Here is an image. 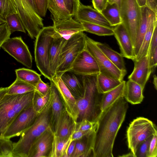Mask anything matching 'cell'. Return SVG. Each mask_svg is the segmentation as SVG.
<instances>
[{"label":"cell","mask_w":157,"mask_h":157,"mask_svg":"<svg viewBox=\"0 0 157 157\" xmlns=\"http://www.w3.org/2000/svg\"><path fill=\"white\" fill-rule=\"evenodd\" d=\"M149 62L150 67L153 68L157 64V47L154 51L149 54Z\"/></svg>","instance_id":"f907efd6"},{"label":"cell","mask_w":157,"mask_h":157,"mask_svg":"<svg viewBox=\"0 0 157 157\" xmlns=\"http://www.w3.org/2000/svg\"><path fill=\"white\" fill-rule=\"evenodd\" d=\"M140 19L134 45L135 58L139 51L151 17L157 14L146 5L140 7Z\"/></svg>","instance_id":"44dd1931"},{"label":"cell","mask_w":157,"mask_h":157,"mask_svg":"<svg viewBox=\"0 0 157 157\" xmlns=\"http://www.w3.org/2000/svg\"><path fill=\"white\" fill-rule=\"evenodd\" d=\"M83 32L75 34L67 40L61 52L56 75L60 76L69 71L74 60L85 48V37Z\"/></svg>","instance_id":"ba28073f"},{"label":"cell","mask_w":157,"mask_h":157,"mask_svg":"<svg viewBox=\"0 0 157 157\" xmlns=\"http://www.w3.org/2000/svg\"><path fill=\"white\" fill-rule=\"evenodd\" d=\"M101 13L112 27H114L122 23L119 7L115 3L111 4L107 2Z\"/></svg>","instance_id":"d6a6232c"},{"label":"cell","mask_w":157,"mask_h":157,"mask_svg":"<svg viewBox=\"0 0 157 157\" xmlns=\"http://www.w3.org/2000/svg\"><path fill=\"white\" fill-rule=\"evenodd\" d=\"M120 157H135L131 151V152L126 154L124 155L121 156H120Z\"/></svg>","instance_id":"91938a15"},{"label":"cell","mask_w":157,"mask_h":157,"mask_svg":"<svg viewBox=\"0 0 157 157\" xmlns=\"http://www.w3.org/2000/svg\"><path fill=\"white\" fill-rule=\"evenodd\" d=\"M60 77L76 99L83 96L84 87L82 75L69 71L63 73Z\"/></svg>","instance_id":"7402d4cb"},{"label":"cell","mask_w":157,"mask_h":157,"mask_svg":"<svg viewBox=\"0 0 157 157\" xmlns=\"http://www.w3.org/2000/svg\"><path fill=\"white\" fill-rule=\"evenodd\" d=\"M134 62V68L128 76V79L139 84L144 90L152 71L149 65V55H147Z\"/></svg>","instance_id":"2e32d148"},{"label":"cell","mask_w":157,"mask_h":157,"mask_svg":"<svg viewBox=\"0 0 157 157\" xmlns=\"http://www.w3.org/2000/svg\"><path fill=\"white\" fill-rule=\"evenodd\" d=\"M65 6L72 17H74L80 6V0H63Z\"/></svg>","instance_id":"f6af8a7d"},{"label":"cell","mask_w":157,"mask_h":157,"mask_svg":"<svg viewBox=\"0 0 157 157\" xmlns=\"http://www.w3.org/2000/svg\"><path fill=\"white\" fill-rule=\"evenodd\" d=\"M97 126V122H94L84 119L75 123L74 128L77 131H86L96 129Z\"/></svg>","instance_id":"60d3db41"},{"label":"cell","mask_w":157,"mask_h":157,"mask_svg":"<svg viewBox=\"0 0 157 157\" xmlns=\"http://www.w3.org/2000/svg\"><path fill=\"white\" fill-rule=\"evenodd\" d=\"M55 33L53 26L44 27L36 38L34 44L36 67L42 75L50 81L52 77L49 69V50Z\"/></svg>","instance_id":"5b68a950"},{"label":"cell","mask_w":157,"mask_h":157,"mask_svg":"<svg viewBox=\"0 0 157 157\" xmlns=\"http://www.w3.org/2000/svg\"><path fill=\"white\" fill-rule=\"evenodd\" d=\"M48 9L51 13L52 21L66 19L73 17L63 0H48Z\"/></svg>","instance_id":"83f0119b"},{"label":"cell","mask_w":157,"mask_h":157,"mask_svg":"<svg viewBox=\"0 0 157 157\" xmlns=\"http://www.w3.org/2000/svg\"><path fill=\"white\" fill-rule=\"evenodd\" d=\"M8 87L0 88V100L6 94Z\"/></svg>","instance_id":"db71d44e"},{"label":"cell","mask_w":157,"mask_h":157,"mask_svg":"<svg viewBox=\"0 0 157 157\" xmlns=\"http://www.w3.org/2000/svg\"><path fill=\"white\" fill-rule=\"evenodd\" d=\"M75 144V140L72 141L71 142L67 151L68 157H71L74 149Z\"/></svg>","instance_id":"f5cc1de1"},{"label":"cell","mask_w":157,"mask_h":157,"mask_svg":"<svg viewBox=\"0 0 157 157\" xmlns=\"http://www.w3.org/2000/svg\"><path fill=\"white\" fill-rule=\"evenodd\" d=\"M69 71L82 75L98 74L100 72L95 60L85 49L76 58Z\"/></svg>","instance_id":"4fadbf2b"},{"label":"cell","mask_w":157,"mask_h":157,"mask_svg":"<svg viewBox=\"0 0 157 157\" xmlns=\"http://www.w3.org/2000/svg\"><path fill=\"white\" fill-rule=\"evenodd\" d=\"M0 157H13V143L10 139L0 138Z\"/></svg>","instance_id":"f35d334b"},{"label":"cell","mask_w":157,"mask_h":157,"mask_svg":"<svg viewBox=\"0 0 157 157\" xmlns=\"http://www.w3.org/2000/svg\"><path fill=\"white\" fill-rule=\"evenodd\" d=\"M156 134H157L156 126L147 118L138 117L130 123L127 130L126 138L128 148L135 157L140 145Z\"/></svg>","instance_id":"8992f818"},{"label":"cell","mask_w":157,"mask_h":157,"mask_svg":"<svg viewBox=\"0 0 157 157\" xmlns=\"http://www.w3.org/2000/svg\"><path fill=\"white\" fill-rule=\"evenodd\" d=\"M122 81L100 72L97 75V87L99 92L101 94L116 88L121 83Z\"/></svg>","instance_id":"1f68e13d"},{"label":"cell","mask_w":157,"mask_h":157,"mask_svg":"<svg viewBox=\"0 0 157 157\" xmlns=\"http://www.w3.org/2000/svg\"><path fill=\"white\" fill-rule=\"evenodd\" d=\"M153 84L154 85L155 88L157 90V77L156 75H155L153 76Z\"/></svg>","instance_id":"6f0895ef"},{"label":"cell","mask_w":157,"mask_h":157,"mask_svg":"<svg viewBox=\"0 0 157 157\" xmlns=\"http://www.w3.org/2000/svg\"><path fill=\"white\" fill-rule=\"evenodd\" d=\"M75 123L64 108L55 127V135L61 140H67L72 133Z\"/></svg>","instance_id":"603a6c76"},{"label":"cell","mask_w":157,"mask_h":157,"mask_svg":"<svg viewBox=\"0 0 157 157\" xmlns=\"http://www.w3.org/2000/svg\"><path fill=\"white\" fill-rule=\"evenodd\" d=\"M35 90V87L16 78L15 81L8 87L6 94H21Z\"/></svg>","instance_id":"d590c367"},{"label":"cell","mask_w":157,"mask_h":157,"mask_svg":"<svg viewBox=\"0 0 157 157\" xmlns=\"http://www.w3.org/2000/svg\"><path fill=\"white\" fill-rule=\"evenodd\" d=\"M40 113L33 109L32 104L18 114L5 132L3 138L10 139L20 136L34 122Z\"/></svg>","instance_id":"8fae6325"},{"label":"cell","mask_w":157,"mask_h":157,"mask_svg":"<svg viewBox=\"0 0 157 157\" xmlns=\"http://www.w3.org/2000/svg\"><path fill=\"white\" fill-rule=\"evenodd\" d=\"M139 6L142 7L146 5V0H136Z\"/></svg>","instance_id":"11a10c76"},{"label":"cell","mask_w":157,"mask_h":157,"mask_svg":"<svg viewBox=\"0 0 157 157\" xmlns=\"http://www.w3.org/2000/svg\"><path fill=\"white\" fill-rule=\"evenodd\" d=\"M17 13L16 8L10 0H0V15L6 18L12 14Z\"/></svg>","instance_id":"ab89813d"},{"label":"cell","mask_w":157,"mask_h":157,"mask_svg":"<svg viewBox=\"0 0 157 157\" xmlns=\"http://www.w3.org/2000/svg\"><path fill=\"white\" fill-rule=\"evenodd\" d=\"M74 17V19L78 22L84 21L113 28L101 12L90 6L81 4Z\"/></svg>","instance_id":"ac0fdd59"},{"label":"cell","mask_w":157,"mask_h":157,"mask_svg":"<svg viewBox=\"0 0 157 157\" xmlns=\"http://www.w3.org/2000/svg\"><path fill=\"white\" fill-rule=\"evenodd\" d=\"M157 134L153 135L151 140L147 157H156L157 156Z\"/></svg>","instance_id":"7dc6e473"},{"label":"cell","mask_w":157,"mask_h":157,"mask_svg":"<svg viewBox=\"0 0 157 157\" xmlns=\"http://www.w3.org/2000/svg\"><path fill=\"white\" fill-rule=\"evenodd\" d=\"M15 6L24 27L30 37L36 38L44 27L43 18L36 13L33 0H10Z\"/></svg>","instance_id":"52a82bcc"},{"label":"cell","mask_w":157,"mask_h":157,"mask_svg":"<svg viewBox=\"0 0 157 157\" xmlns=\"http://www.w3.org/2000/svg\"><path fill=\"white\" fill-rule=\"evenodd\" d=\"M6 22V18L0 15V25L5 23Z\"/></svg>","instance_id":"680465c9"},{"label":"cell","mask_w":157,"mask_h":157,"mask_svg":"<svg viewBox=\"0 0 157 157\" xmlns=\"http://www.w3.org/2000/svg\"><path fill=\"white\" fill-rule=\"evenodd\" d=\"M16 78L35 87L41 79V75L35 71L29 69L20 68L16 69Z\"/></svg>","instance_id":"e575fe53"},{"label":"cell","mask_w":157,"mask_h":157,"mask_svg":"<svg viewBox=\"0 0 157 157\" xmlns=\"http://www.w3.org/2000/svg\"><path fill=\"white\" fill-rule=\"evenodd\" d=\"M84 27L85 31L99 36H112L114 34L113 28L84 21H79Z\"/></svg>","instance_id":"836d02e7"},{"label":"cell","mask_w":157,"mask_h":157,"mask_svg":"<svg viewBox=\"0 0 157 157\" xmlns=\"http://www.w3.org/2000/svg\"><path fill=\"white\" fill-rule=\"evenodd\" d=\"M6 22L11 33L16 31L26 33L25 30L18 14L13 13L6 18Z\"/></svg>","instance_id":"8d00e7d4"},{"label":"cell","mask_w":157,"mask_h":157,"mask_svg":"<svg viewBox=\"0 0 157 157\" xmlns=\"http://www.w3.org/2000/svg\"><path fill=\"white\" fill-rule=\"evenodd\" d=\"M157 47V25L154 29L150 42L149 54L153 52Z\"/></svg>","instance_id":"681fc988"},{"label":"cell","mask_w":157,"mask_h":157,"mask_svg":"<svg viewBox=\"0 0 157 157\" xmlns=\"http://www.w3.org/2000/svg\"><path fill=\"white\" fill-rule=\"evenodd\" d=\"M50 95V91L43 96L39 95L35 91L32 105L36 112L40 113L41 112L49 100Z\"/></svg>","instance_id":"74e56055"},{"label":"cell","mask_w":157,"mask_h":157,"mask_svg":"<svg viewBox=\"0 0 157 157\" xmlns=\"http://www.w3.org/2000/svg\"><path fill=\"white\" fill-rule=\"evenodd\" d=\"M53 26L56 32L66 40L76 33L85 31L82 25L72 18L52 21Z\"/></svg>","instance_id":"d6986e66"},{"label":"cell","mask_w":157,"mask_h":157,"mask_svg":"<svg viewBox=\"0 0 157 157\" xmlns=\"http://www.w3.org/2000/svg\"><path fill=\"white\" fill-rule=\"evenodd\" d=\"M35 11L41 17H44L48 10V0H33Z\"/></svg>","instance_id":"b9f144b4"},{"label":"cell","mask_w":157,"mask_h":157,"mask_svg":"<svg viewBox=\"0 0 157 157\" xmlns=\"http://www.w3.org/2000/svg\"><path fill=\"white\" fill-rule=\"evenodd\" d=\"M94 131L82 138L75 140L74 151L71 157H89L92 152Z\"/></svg>","instance_id":"d4e9b609"},{"label":"cell","mask_w":157,"mask_h":157,"mask_svg":"<svg viewBox=\"0 0 157 157\" xmlns=\"http://www.w3.org/2000/svg\"><path fill=\"white\" fill-rule=\"evenodd\" d=\"M85 49L95 60L100 73L121 81L123 80L127 71H122L117 68L97 46L95 41L86 35Z\"/></svg>","instance_id":"30bf717a"},{"label":"cell","mask_w":157,"mask_h":157,"mask_svg":"<svg viewBox=\"0 0 157 157\" xmlns=\"http://www.w3.org/2000/svg\"><path fill=\"white\" fill-rule=\"evenodd\" d=\"M153 136L148 138L140 145L136 150V157H147L150 143Z\"/></svg>","instance_id":"7bdbcfd3"},{"label":"cell","mask_w":157,"mask_h":157,"mask_svg":"<svg viewBox=\"0 0 157 157\" xmlns=\"http://www.w3.org/2000/svg\"><path fill=\"white\" fill-rule=\"evenodd\" d=\"M143 90L139 84L128 80L126 82L124 98L127 102L132 104H140L142 102L144 98Z\"/></svg>","instance_id":"4316f807"},{"label":"cell","mask_w":157,"mask_h":157,"mask_svg":"<svg viewBox=\"0 0 157 157\" xmlns=\"http://www.w3.org/2000/svg\"><path fill=\"white\" fill-rule=\"evenodd\" d=\"M35 87V91L39 95L43 96L50 91V85L48 83H45L41 79L36 84Z\"/></svg>","instance_id":"bcb514c9"},{"label":"cell","mask_w":157,"mask_h":157,"mask_svg":"<svg viewBox=\"0 0 157 157\" xmlns=\"http://www.w3.org/2000/svg\"><path fill=\"white\" fill-rule=\"evenodd\" d=\"M74 127L70 136L71 141L80 139L93 131H96V129L86 131H77L75 130Z\"/></svg>","instance_id":"c3c4849f"},{"label":"cell","mask_w":157,"mask_h":157,"mask_svg":"<svg viewBox=\"0 0 157 157\" xmlns=\"http://www.w3.org/2000/svg\"><path fill=\"white\" fill-rule=\"evenodd\" d=\"M93 6L94 9L101 12L105 6L107 0H92Z\"/></svg>","instance_id":"816d5d0a"},{"label":"cell","mask_w":157,"mask_h":157,"mask_svg":"<svg viewBox=\"0 0 157 157\" xmlns=\"http://www.w3.org/2000/svg\"><path fill=\"white\" fill-rule=\"evenodd\" d=\"M34 93L6 94L0 100V138L20 112L32 104Z\"/></svg>","instance_id":"277c9868"},{"label":"cell","mask_w":157,"mask_h":157,"mask_svg":"<svg viewBox=\"0 0 157 157\" xmlns=\"http://www.w3.org/2000/svg\"><path fill=\"white\" fill-rule=\"evenodd\" d=\"M54 134V131L49 126L32 144L28 157H48Z\"/></svg>","instance_id":"9a60e30c"},{"label":"cell","mask_w":157,"mask_h":157,"mask_svg":"<svg viewBox=\"0 0 157 157\" xmlns=\"http://www.w3.org/2000/svg\"><path fill=\"white\" fill-rule=\"evenodd\" d=\"M52 80L58 90L64 108L73 121L76 123L78 116L76 99L64 84L60 76L55 75Z\"/></svg>","instance_id":"5bb4252c"},{"label":"cell","mask_w":157,"mask_h":157,"mask_svg":"<svg viewBox=\"0 0 157 157\" xmlns=\"http://www.w3.org/2000/svg\"><path fill=\"white\" fill-rule=\"evenodd\" d=\"M51 103L50 95L47 103L34 122L21 133L17 142L13 143V157H28L32 144L51 126Z\"/></svg>","instance_id":"3957f363"},{"label":"cell","mask_w":157,"mask_h":157,"mask_svg":"<svg viewBox=\"0 0 157 157\" xmlns=\"http://www.w3.org/2000/svg\"><path fill=\"white\" fill-rule=\"evenodd\" d=\"M156 25H157V14H154L151 19L139 51L133 60V61H137L141 57L149 54L151 41L154 29Z\"/></svg>","instance_id":"f546056e"},{"label":"cell","mask_w":157,"mask_h":157,"mask_svg":"<svg viewBox=\"0 0 157 157\" xmlns=\"http://www.w3.org/2000/svg\"><path fill=\"white\" fill-rule=\"evenodd\" d=\"M97 75H82L84 94L82 97L76 99L77 122L84 119L96 122L102 112L100 103L102 94L98 89Z\"/></svg>","instance_id":"7a4b0ae2"},{"label":"cell","mask_w":157,"mask_h":157,"mask_svg":"<svg viewBox=\"0 0 157 157\" xmlns=\"http://www.w3.org/2000/svg\"><path fill=\"white\" fill-rule=\"evenodd\" d=\"M11 34L6 22L0 25V48L3 44L10 38Z\"/></svg>","instance_id":"ee69618b"},{"label":"cell","mask_w":157,"mask_h":157,"mask_svg":"<svg viewBox=\"0 0 157 157\" xmlns=\"http://www.w3.org/2000/svg\"><path fill=\"white\" fill-rule=\"evenodd\" d=\"M107 2L110 3H115L118 6L119 5L122 0H107Z\"/></svg>","instance_id":"9f6ffc18"},{"label":"cell","mask_w":157,"mask_h":157,"mask_svg":"<svg viewBox=\"0 0 157 157\" xmlns=\"http://www.w3.org/2000/svg\"><path fill=\"white\" fill-rule=\"evenodd\" d=\"M126 82L123 80L121 83L114 89L102 94L100 103L102 112L110 107L120 98H124Z\"/></svg>","instance_id":"484cf974"},{"label":"cell","mask_w":157,"mask_h":157,"mask_svg":"<svg viewBox=\"0 0 157 157\" xmlns=\"http://www.w3.org/2000/svg\"><path fill=\"white\" fill-rule=\"evenodd\" d=\"M113 35L116 39L123 57L133 61L135 58L134 45L123 24L121 23L113 29Z\"/></svg>","instance_id":"e0dca14e"},{"label":"cell","mask_w":157,"mask_h":157,"mask_svg":"<svg viewBox=\"0 0 157 157\" xmlns=\"http://www.w3.org/2000/svg\"><path fill=\"white\" fill-rule=\"evenodd\" d=\"M67 40L56 31L51 42L49 53V66L52 78L56 74L63 48Z\"/></svg>","instance_id":"ffe728a7"},{"label":"cell","mask_w":157,"mask_h":157,"mask_svg":"<svg viewBox=\"0 0 157 157\" xmlns=\"http://www.w3.org/2000/svg\"><path fill=\"white\" fill-rule=\"evenodd\" d=\"M51 126L54 131L55 127L61 116L64 108L58 90L52 81L50 80Z\"/></svg>","instance_id":"cb8c5ba5"},{"label":"cell","mask_w":157,"mask_h":157,"mask_svg":"<svg viewBox=\"0 0 157 157\" xmlns=\"http://www.w3.org/2000/svg\"><path fill=\"white\" fill-rule=\"evenodd\" d=\"M71 142V138L62 140L54 134L52 147L48 157H68V148Z\"/></svg>","instance_id":"4dcf8cb0"},{"label":"cell","mask_w":157,"mask_h":157,"mask_svg":"<svg viewBox=\"0 0 157 157\" xmlns=\"http://www.w3.org/2000/svg\"><path fill=\"white\" fill-rule=\"evenodd\" d=\"M97 46L108 59L119 70L127 71L123 57L121 53L113 50L108 45L95 41Z\"/></svg>","instance_id":"f1b7e54d"},{"label":"cell","mask_w":157,"mask_h":157,"mask_svg":"<svg viewBox=\"0 0 157 157\" xmlns=\"http://www.w3.org/2000/svg\"><path fill=\"white\" fill-rule=\"evenodd\" d=\"M1 48L17 61L29 68L32 66V57L21 36L9 38Z\"/></svg>","instance_id":"7c38bea8"},{"label":"cell","mask_w":157,"mask_h":157,"mask_svg":"<svg viewBox=\"0 0 157 157\" xmlns=\"http://www.w3.org/2000/svg\"><path fill=\"white\" fill-rule=\"evenodd\" d=\"M128 108L127 102L122 98L102 112L97 121L92 156L113 157L115 140L125 119Z\"/></svg>","instance_id":"6da1fadb"},{"label":"cell","mask_w":157,"mask_h":157,"mask_svg":"<svg viewBox=\"0 0 157 157\" xmlns=\"http://www.w3.org/2000/svg\"><path fill=\"white\" fill-rule=\"evenodd\" d=\"M118 7L122 23L134 45L140 19V7L136 0H122Z\"/></svg>","instance_id":"9c48e42d"}]
</instances>
